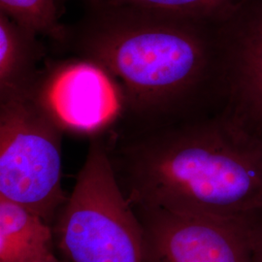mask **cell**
I'll use <instances>...</instances> for the list:
<instances>
[{
  "instance_id": "9",
  "label": "cell",
  "mask_w": 262,
  "mask_h": 262,
  "mask_svg": "<svg viewBox=\"0 0 262 262\" xmlns=\"http://www.w3.org/2000/svg\"><path fill=\"white\" fill-rule=\"evenodd\" d=\"M53 226L25 207L0 198V262H35L54 253Z\"/></svg>"
},
{
  "instance_id": "7",
  "label": "cell",
  "mask_w": 262,
  "mask_h": 262,
  "mask_svg": "<svg viewBox=\"0 0 262 262\" xmlns=\"http://www.w3.org/2000/svg\"><path fill=\"white\" fill-rule=\"evenodd\" d=\"M225 98L222 112L262 138V7L239 25L224 23Z\"/></svg>"
},
{
  "instance_id": "10",
  "label": "cell",
  "mask_w": 262,
  "mask_h": 262,
  "mask_svg": "<svg viewBox=\"0 0 262 262\" xmlns=\"http://www.w3.org/2000/svg\"><path fill=\"white\" fill-rule=\"evenodd\" d=\"M0 12L36 35L66 42L68 28L59 21L56 0H0Z\"/></svg>"
},
{
  "instance_id": "4",
  "label": "cell",
  "mask_w": 262,
  "mask_h": 262,
  "mask_svg": "<svg viewBox=\"0 0 262 262\" xmlns=\"http://www.w3.org/2000/svg\"><path fill=\"white\" fill-rule=\"evenodd\" d=\"M63 133L35 92L0 98V198L52 226L69 196L61 184Z\"/></svg>"
},
{
  "instance_id": "3",
  "label": "cell",
  "mask_w": 262,
  "mask_h": 262,
  "mask_svg": "<svg viewBox=\"0 0 262 262\" xmlns=\"http://www.w3.org/2000/svg\"><path fill=\"white\" fill-rule=\"evenodd\" d=\"M53 231L68 262H143L140 221L119 185L105 133L93 136Z\"/></svg>"
},
{
  "instance_id": "2",
  "label": "cell",
  "mask_w": 262,
  "mask_h": 262,
  "mask_svg": "<svg viewBox=\"0 0 262 262\" xmlns=\"http://www.w3.org/2000/svg\"><path fill=\"white\" fill-rule=\"evenodd\" d=\"M104 133L119 185L135 208L234 223L262 210V138L223 112Z\"/></svg>"
},
{
  "instance_id": "13",
  "label": "cell",
  "mask_w": 262,
  "mask_h": 262,
  "mask_svg": "<svg viewBox=\"0 0 262 262\" xmlns=\"http://www.w3.org/2000/svg\"><path fill=\"white\" fill-rule=\"evenodd\" d=\"M35 262H68L67 260H59L57 257H56V255H55V253H51V254H49L47 256H45L44 258H42V259H40V260H37V261Z\"/></svg>"
},
{
  "instance_id": "1",
  "label": "cell",
  "mask_w": 262,
  "mask_h": 262,
  "mask_svg": "<svg viewBox=\"0 0 262 262\" xmlns=\"http://www.w3.org/2000/svg\"><path fill=\"white\" fill-rule=\"evenodd\" d=\"M225 21L92 0L62 47L117 82L122 112L112 129L147 130L223 111Z\"/></svg>"
},
{
  "instance_id": "8",
  "label": "cell",
  "mask_w": 262,
  "mask_h": 262,
  "mask_svg": "<svg viewBox=\"0 0 262 262\" xmlns=\"http://www.w3.org/2000/svg\"><path fill=\"white\" fill-rule=\"evenodd\" d=\"M37 36L0 12V98L35 92L44 56Z\"/></svg>"
},
{
  "instance_id": "11",
  "label": "cell",
  "mask_w": 262,
  "mask_h": 262,
  "mask_svg": "<svg viewBox=\"0 0 262 262\" xmlns=\"http://www.w3.org/2000/svg\"><path fill=\"white\" fill-rule=\"evenodd\" d=\"M182 15L226 20L242 9L247 0H114Z\"/></svg>"
},
{
  "instance_id": "6",
  "label": "cell",
  "mask_w": 262,
  "mask_h": 262,
  "mask_svg": "<svg viewBox=\"0 0 262 262\" xmlns=\"http://www.w3.org/2000/svg\"><path fill=\"white\" fill-rule=\"evenodd\" d=\"M133 208L142 226L143 262H253L241 223Z\"/></svg>"
},
{
  "instance_id": "5",
  "label": "cell",
  "mask_w": 262,
  "mask_h": 262,
  "mask_svg": "<svg viewBox=\"0 0 262 262\" xmlns=\"http://www.w3.org/2000/svg\"><path fill=\"white\" fill-rule=\"evenodd\" d=\"M35 94L64 131L94 136L111 129L122 115L117 82L101 66L84 58L48 62Z\"/></svg>"
},
{
  "instance_id": "12",
  "label": "cell",
  "mask_w": 262,
  "mask_h": 262,
  "mask_svg": "<svg viewBox=\"0 0 262 262\" xmlns=\"http://www.w3.org/2000/svg\"><path fill=\"white\" fill-rule=\"evenodd\" d=\"M250 244L253 262H262V210L241 222Z\"/></svg>"
}]
</instances>
